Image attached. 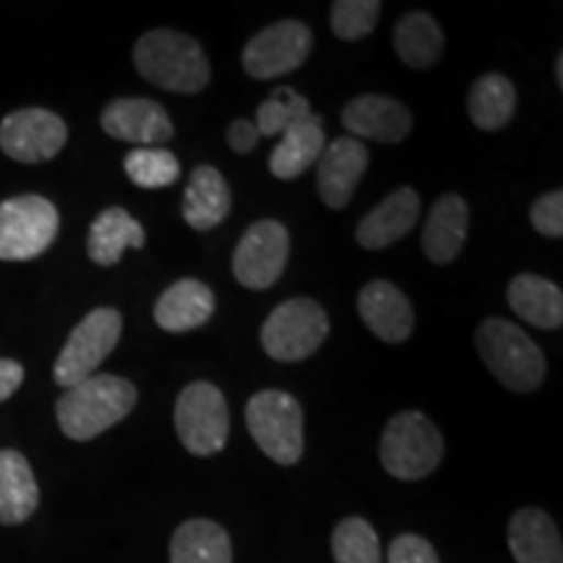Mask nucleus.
Returning a JSON list of instances; mask_svg holds the SVG:
<instances>
[{"mask_svg": "<svg viewBox=\"0 0 563 563\" xmlns=\"http://www.w3.org/2000/svg\"><path fill=\"white\" fill-rule=\"evenodd\" d=\"M139 391L129 378L100 373L70 386L58 399L60 431L74 441H91L121 422L136 407Z\"/></svg>", "mask_w": 563, "mask_h": 563, "instance_id": "1", "label": "nucleus"}, {"mask_svg": "<svg viewBox=\"0 0 563 563\" xmlns=\"http://www.w3.org/2000/svg\"><path fill=\"white\" fill-rule=\"evenodd\" d=\"M136 70L154 87L196 95L211 79V66L199 42L173 30H152L133 47Z\"/></svg>", "mask_w": 563, "mask_h": 563, "instance_id": "2", "label": "nucleus"}, {"mask_svg": "<svg viewBox=\"0 0 563 563\" xmlns=\"http://www.w3.org/2000/svg\"><path fill=\"white\" fill-rule=\"evenodd\" d=\"M483 363L509 391L530 394L545 378V355L525 329L506 319H485L475 332Z\"/></svg>", "mask_w": 563, "mask_h": 563, "instance_id": "3", "label": "nucleus"}, {"mask_svg": "<svg viewBox=\"0 0 563 563\" xmlns=\"http://www.w3.org/2000/svg\"><path fill=\"white\" fill-rule=\"evenodd\" d=\"M443 460V435L426 415L407 410L394 415L382 435V464L397 481H420Z\"/></svg>", "mask_w": 563, "mask_h": 563, "instance_id": "4", "label": "nucleus"}, {"mask_svg": "<svg viewBox=\"0 0 563 563\" xmlns=\"http://www.w3.org/2000/svg\"><path fill=\"white\" fill-rule=\"evenodd\" d=\"M245 422L253 441L269 460L290 467L302 456V407L292 394L277 389L253 394L245 407Z\"/></svg>", "mask_w": 563, "mask_h": 563, "instance_id": "5", "label": "nucleus"}, {"mask_svg": "<svg viewBox=\"0 0 563 563\" xmlns=\"http://www.w3.org/2000/svg\"><path fill=\"white\" fill-rule=\"evenodd\" d=\"M58 209L42 196H13L0 203V262H30L58 235Z\"/></svg>", "mask_w": 563, "mask_h": 563, "instance_id": "6", "label": "nucleus"}, {"mask_svg": "<svg viewBox=\"0 0 563 563\" xmlns=\"http://www.w3.org/2000/svg\"><path fill=\"white\" fill-rule=\"evenodd\" d=\"M329 334V319L311 298H292L274 308L262 329V347L272 361L298 363L311 357Z\"/></svg>", "mask_w": 563, "mask_h": 563, "instance_id": "7", "label": "nucleus"}, {"mask_svg": "<svg viewBox=\"0 0 563 563\" xmlns=\"http://www.w3.org/2000/svg\"><path fill=\"white\" fill-rule=\"evenodd\" d=\"M123 332V316L115 308H97L74 329L68 342L63 344L58 361H55V382L58 386H70L87 382L104 363V357L115 350Z\"/></svg>", "mask_w": 563, "mask_h": 563, "instance_id": "8", "label": "nucleus"}, {"mask_svg": "<svg viewBox=\"0 0 563 563\" xmlns=\"http://www.w3.org/2000/svg\"><path fill=\"white\" fill-rule=\"evenodd\" d=\"M175 428L183 446L196 456L222 452L230 435V410L222 391L209 382H194L175 402Z\"/></svg>", "mask_w": 563, "mask_h": 563, "instance_id": "9", "label": "nucleus"}, {"mask_svg": "<svg viewBox=\"0 0 563 563\" xmlns=\"http://www.w3.org/2000/svg\"><path fill=\"white\" fill-rule=\"evenodd\" d=\"M313 51V34L300 21L285 19L266 26L243 51V68L251 79L269 81L292 74Z\"/></svg>", "mask_w": 563, "mask_h": 563, "instance_id": "10", "label": "nucleus"}, {"mask_svg": "<svg viewBox=\"0 0 563 563\" xmlns=\"http://www.w3.org/2000/svg\"><path fill=\"white\" fill-rule=\"evenodd\" d=\"M290 256V232L277 220L253 222L232 253V274L249 290H266L282 277Z\"/></svg>", "mask_w": 563, "mask_h": 563, "instance_id": "11", "label": "nucleus"}, {"mask_svg": "<svg viewBox=\"0 0 563 563\" xmlns=\"http://www.w3.org/2000/svg\"><path fill=\"white\" fill-rule=\"evenodd\" d=\"M68 129L60 115L42 108H24L11 112L0 123V150L5 157L26 162H47L66 146Z\"/></svg>", "mask_w": 563, "mask_h": 563, "instance_id": "12", "label": "nucleus"}, {"mask_svg": "<svg viewBox=\"0 0 563 563\" xmlns=\"http://www.w3.org/2000/svg\"><path fill=\"white\" fill-rule=\"evenodd\" d=\"M102 129L112 139L136 144L139 150L159 146L175 136L167 110L159 102L141 100V97H125V100L110 102L102 112Z\"/></svg>", "mask_w": 563, "mask_h": 563, "instance_id": "13", "label": "nucleus"}, {"mask_svg": "<svg viewBox=\"0 0 563 563\" xmlns=\"http://www.w3.org/2000/svg\"><path fill=\"white\" fill-rule=\"evenodd\" d=\"M365 170H368V150L363 141L352 136L332 141L319 157V175H316L323 203L329 209L347 207Z\"/></svg>", "mask_w": 563, "mask_h": 563, "instance_id": "14", "label": "nucleus"}, {"mask_svg": "<svg viewBox=\"0 0 563 563\" xmlns=\"http://www.w3.org/2000/svg\"><path fill=\"white\" fill-rule=\"evenodd\" d=\"M342 125L352 133V139L361 136L382 144H399L412 129V112L391 97L363 95L344 104Z\"/></svg>", "mask_w": 563, "mask_h": 563, "instance_id": "15", "label": "nucleus"}, {"mask_svg": "<svg viewBox=\"0 0 563 563\" xmlns=\"http://www.w3.org/2000/svg\"><path fill=\"white\" fill-rule=\"evenodd\" d=\"M357 313L378 340L399 344L410 340L415 329V313L407 295L386 279L368 282L357 295Z\"/></svg>", "mask_w": 563, "mask_h": 563, "instance_id": "16", "label": "nucleus"}, {"mask_svg": "<svg viewBox=\"0 0 563 563\" xmlns=\"http://www.w3.org/2000/svg\"><path fill=\"white\" fill-rule=\"evenodd\" d=\"M420 217V196L412 188H397L357 224V243L368 251H382L397 243L415 228Z\"/></svg>", "mask_w": 563, "mask_h": 563, "instance_id": "17", "label": "nucleus"}, {"mask_svg": "<svg viewBox=\"0 0 563 563\" xmlns=\"http://www.w3.org/2000/svg\"><path fill=\"white\" fill-rule=\"evenodd\" d=\"M214 316V292L199 279H180L159 295L154 321L173 334L194 332Z\"/></svg>", "mask_w": 563, "mask_h": 563, "instance_id": "18", "label": "nucleus"}, {"mask_svg": "<svg viewBox=\"0 0 563 563\" xmlns=\"http://www.w3.org/2000/svg\"><path fill=\"white\" fill-rule=\"evenodd\" d=\"M470 209L462 196H441L422 228V251L433 264H452L467 241Z\"/></svg>", "mask_w": 563, "mask_h": 563, "instance_id": "19", "label": "nucleus"}, {"mask_svg": "<svg viewBox=\"0 0 563 563\" xmlns=\"http://www.w3.org/2000/svg\"><path fill=\"white\" fill-rule=\"evenodd\" d=\"M509 548L517 563H563L559 527L543 509H519L509 522Z\"/></svg>", "mask_w": 563, "mask_h": 563, "instance_id": "20", "label": "nucleus"}, {"mask_svg": "<svg viewBox=\"0 0 563 563\" xmlns=\"http://www.w3.org/2000/svg\"><path fill=\"white\" fill-rule=\"evenodd\" d=\"M323 150H327L323 121L321 115L311 112L300 123H295L292 129L282 133V141L274 146L269 157V170L279 180H295L319 162Z\"/></svg>", "mask_w": 563, "mask_h": 563, "instance_id": "21", "label": "nucleus"}, {"mask_svg": "<svg viewBox=\"0 0 563 563\" xmlns=\"http://www.w3.org/2000/svg\"><path fill=\"white\" fill-rule=\"evenodd\" d=\"M232 209L228 180L211 165H201L191 173L186 194H183V220L194 230H214Z\"/></svg>", "mask_w": 563, "mask_h": 563, "instance_id": "22", "label": "nucleus"}, {"mask_svg": "<svg viewBox=\"0 0 563 563\" xmlns=\"http://www.w3.org/2000/svg\"><path fill=\"white\" fill-rule=\"evenodd\" d=\"M40 488L24 454L0 452V525H21L37 511Z\"/></svg>", "mask_w": 563, "mask_h": 563, "instance_id": "23", "label": "nucleus"}, {"mask_svg": "<svg viewBox=\"0 0 563 563\" xmlns=\"http://www.w3.org/2000/svg\"><path fill=\"white\" fill-rule=\"evenodd\" d=\"M509 306L519 319L538 329H561L563 323V295L553 282L538 274H517L509 282Z\"/></svg>", "mask_w": 563, "mask_h": 563, "instance_id": "24", "label": "nucleus"}, {"mask_svg": "<svg viewBox=\"0 0 563 563\" xmlns=\"http://www.w3.org/2000/svg\"><path fill=\"white\" fill-rule=\"evenodd\" d=\"M144 228L121 207L104 209L89 230V258L100 266H115L125 249H144Z\"/></svg>", "mask_w": 563, "mask_h": 563, "instance_id": "25", "label": "nucleus"}, {"mask_svg": "<svg viewBox=\"0 0 563 563\" xmlns=\"http://www.w3.org/2000/svg\"><path fill=\"white\" fill-rule=\"evenodd\" d=\"M170 563H232L230 534L211 519H188L173 534Z\"/></svg>", "mask_w": 563, "mask_h": 563, "instance_id": "26", "label": "nucleus"}, {"mask_svg": "<svg viewBox=\"0 0 563 563\" xmlns=\"http://www.w3.org/2000/svg\"><path fill=\"white\" fill-rule=\"evenodd\" d=\"M394 47L399 60L410 68H428L441 58L443 32L433 16L412 11L397 21L394 30Z\"/></svg>", "mask_w": 563, "mask_h": 563, "instance_id": "27", "label": "nucleus"}, {"mask_svg": "<svg viewBox=\"0 0 563 563\" xmlns=\"http://www.w3.org/2000/svg\"><path fill=\"white\" fill-rule=\"evenodd\" d=\"M517 108L514 84L501 74H485L473 84L467 97L470 121L483 131H498L511 121Z\"/></svg>", "mask_w": 563, "mask_h": 563, "instance_id": "28", "label": "nucleus"}, {"mask_svg": "<svg viewBox=\"0 0 563 563\" xmlns=\"http://www.w3.org/2000/svg\"><path fill=\"white\" fill-rule=\"evenodd\" d=\"M125 175H129L133 186L139 188H167L180 178V162L170 150L162 146H144V150H133L125 157Z\"/></svg>", "mask_w": 563, "mask_h": 563, "instance_id": "29", "label": "nucleus"}, {"mask_svg": "<svg viewBox=\"0 0 563 563\" xmlns=\"http://www.w3.org/2000/svg\"><path fill=\"white\" fill-rule=\"evenodd\" d=\"M332 553L336 563H384L378 534L361 517H347L336 525Z\"/></svg>", "mask_w": 563, "mask_h": 563, "instance_id": "30", "label": "nucleus"}, {"mask_svg": "<svg viewBox=\"0 0 563 563\" xmlns=\"http://www.w3.org/2000/svg\"><path fill=\"white\" fill-rule=\"evenodd\" d=\"M311 102L306 97H300L298 91L290 87L274 89L272 97L266 100L256 112V131L258 136H282L287 129H292L295 123H300L302 118L311 115Z\"/></svg>", "mask_w": 563, "mask_h": 563, "instance_id": "31", "label": "nucleus"}, {"mask_svg": "<svg viewBox=\"0 0 563 563\" xmlns=\"http://www.w3.org/2000/svg\"><path fill=\"white\" fill-rule=\"evenodd\" d=\"M382 16L378 0H336L332 5V32L344 42L368 37Z\"/></svg>", "mask_w": 563, "mask_h": 563, "instance_id": "32", "label": "nucleus"}, {"mask_svg": "<svg viewBox=\"0 0 563 563\" xmlns=\"http://www.w3.org/2000/svg\"><path fill=\"white\" fill-rule=\"evenodd\" d=\"M532 228L545 238H561L563 235V194L555 188V191L540 196L538 201L532 203L530 211Z\"/></svg>", "mask_w": 563, "mask_h": 563, "instance_id": "33", "label": "nucleus"}, {"mask_svg": "<svg viewBox=\"0 0 563 563\" xmlns=\"http://www.w3.org/2000/svg\"><path fill=\"white\" fill-rule=\"evenodd\" d=\"M389 563H439V555L420 534H399L389 548Z\"/></svg>", "mask_w": 563, "mask_h": 563, "instance_id": "34", "label": "nucleus"}, {"mask_svg": "<svg viewBox=\"0 0 563 563\" xmlns=\"http://www.w3.org/2000/svg\"><path fill=\"white\" fill-rule=\"evenodd\" d=\"M258 139H262V136H258L256 125H253L251 121H235L228 131V144L235 154L253 152V150H256Z\"/></svg>", "mask_w": 563, "mask_h": 563, "instance_id": "35", "label": "nucleus"}, {"mask_svg": "<svg viewBox=\"0 0 563 563\" xmlns=\"http://www.w3.org/2000/svg\"><path fill=\"white\" fill-rule=\"evenodd\" d=\"M21 382H24V368H21V363L9 361V357H0V402H5V399L19 389Z\"/></svg>", "mask_w": 563, "mask_h": 563, "instance_id": "36", "label": "nucleus"}, {"mask_svg": "<svg viewBox=\"0 0 563 563\" xmlns=\"http://www.w3.org/2000/svg\"><path fill=\"white\" fill-rule=\"evenodd\" d=\"M555 81H559V87H563V55H559V60H555Z\"/></svg>", "mask_w": 563, "mask_h": 563, "instance_id": "37", "label": "nucleus"}]
</instances>
